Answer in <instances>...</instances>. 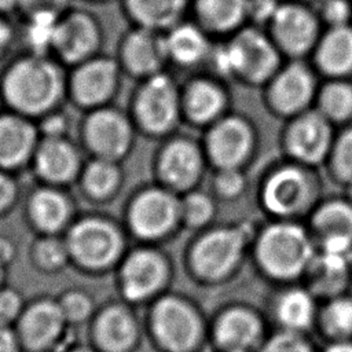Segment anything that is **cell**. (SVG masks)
Segmentation results:
<instances>
[{
	"label": "cell",
	"mask_w": 352,
	"mask_h": 352,
	"mask_svg": "<svg viewBox=\"0 0 352 352\" xmlns=\"http://www.w3.org/2000/svg\"><path fill=\"white\" fill-rule=\"evenodd\" d=\"M268 334L267 316L246 302L226 304L208 320V344L216 352H257Z\"/></svg>",
	"instance_id": "7"
},
{
	"label": "cell",
	"mask_w": 352,
	"mask_h": 352,
	"mask_svg": "<svg viewBox=\"0 0 352 352\" xmlns=\"http://www.w3.org/2000/svg\"><path fill=\"white\" fill-rule=\"evenodd\" d=\"M182 217L180 202L166 187H146L128 199L124 228L147 243L166 236Z\"/></svg>",
	"instance_id": "10"
},
{
	"label": "cell",
	"mask_w": 352,
	"mask_h": 352,
	"mask_svg": "<svg viewBox=\"0 0 352 352\" xmlns=\"http://www.w3.org/2000/svg\"><path fill=\"white\" fill-rule=\"evenodd\" d=\"M270 22L278 43L290 54H304L316 37V18L300 3H279Z\"/></svg>",
	"instance_id": "21"
},
{
	"label": "cell",
	"mask_w": 352,
	"mask_h": 352,
	"mask_svg": "<svg viewBox=\"0 0 352 352\" xmlns=\"http://www.w3.org/2000/svg\"><path fill=\"white\" fill-rule=\"evenodd\" d=\"M104 33L98 15L87 8L70 7L56 22L51 56L73 67L100 54Z\"/></svg>",
	"instance_id": "12"
},
{
	"label": "cell",
	"mask_w": 352,
	"mask_h": 352,
	"mask_svg": "<svg viewBox=\"0 0 352 352\" xmlns=\"http://www.w3.org/2000/svg\"><path fill=\"white\" fill-rule=\"evenodd\" d=\"M319 300L302 285H289L276 292L270 304V318L276 330L307 333L315 327Z\"/></svg>",
	"instance_id": "20"
},
{
	"label": "cell",
	"mask_w": 352,
	"mask_h": 352,
	"mask_svg": "<svg viewBox=\"0 0 352 352\" xmlns=\"http://www.w3.org/2000/svg\"><path fill=\"white\" fill-rule=\"evenodd\" d=\"M312 227L322 252L348 256L352 252V204L330 201L312 217Z\"/></svg>",
	"instance_id": "24"
},
{
	"label": "cell",
	"mask_w": 352,
	"mask_h": 352,
	"mask_svg": "<svg viewBox=\"0 0 352 352\" xmlns=\"http://www.w3.org/2000/svg\"><path fill=\"white\" fill-rule=\"evenodd\" d=\"M28 258L32 268L43 275H58L70 267L63 235H34Z\"/></svg>",
	"instance_id": "33"
},
{
	"label": "cell",
	"mask_w": 352,
	"mask_h": 352,
	"mask_svg": "<svg viewBox=\"0 0 352 352\" xmlns=\"http://www.w3.org/2000/svg\"><path fill=\"white\" fill-rule=\"evenodd\" d=\"M157 173L168 190L191 187L201 173L198 148L186 139L169 142L157 158Z\"/></svg>",
	"instance_id": "25"
},
{
	"label": "cell",
	"mask_w": 352,
	"mask_h": 352,
	"mask_svg": "<svg viewBox=\"0 0 352 352\" xmlns=\"http://www.w3.org/2000/svg\"><path fill=\"white\" fill-rule=\"evenodd\" d=\"M117 62L122 73L146 80L161 73L168 60L165 37L155 30L132 26L120 40Z\"/></svg>",
	"instance_id": "18"
},
{
	"label": "cell",
	"mask_w": 352,
	"mask_h": 352,
	"mask_svg": "<svg viewBox=\"0 0 352 352\" xmlns=\"http://www.w3.org/2000/svg\"><path fill=\"white\" fill-rule=\"evenodd\" d=\"M334 166L338 175L346 182H352V129L345 131L333 148Z\"/></svg>",
	"instance_id": "46"
},
{
	"label": "cell",
	"mask_w": 352,
	"mask_h": 352,
	"mask_svg": "<svg viewBox=\"0 0 352 352\" xmlns=\"http://www.w3.org/2000/svg\"><path fill=\"white\" fill-rule=\"evenodd\" d=\"M323 19L331 26H344L346 25L352 7L348 0H324L320 8Z\"/></svg>",
	"instance_id": "48"
},
{
	"label": "cell",
	"mask_w": 352,
	"mask_h": 352,
	"mask_svg": "<svg viewBox=\"0 0 352 352\" xmlns=\"http://www.w3.org/2000/svg\"><path fill=\"white\" fill-rule=\"evenodd\" d=\"M331 129L329 120L320 113L300 116L286 135L289 153L307 164L322 161L331 148Z\"/></svg>",
	"instance_id": "22"
},
{
	"label": "cell",
	"mask_w": 352,
	"mask_h": 352,
	"mask_svg": "<svg viewBox=\"0 0 352 352\" xmlns=\"http://www.w3.org/2000/svg\"><path fill=\"white\" fill-rule=\"evenodd\" d=\"M320 114L327 120L344 121L352 116V85L333 81L319 94Z\"/></svg>",
	"instance_id": "39"
},
{
	"label": "cell",
	"mask_w": 352,
	"mask_h": 352,
	"mask_svg": "<svg viewBox=\"0 0 352 352\" xmlns=\"http://www.w3.org/2000/svg\"><path fill=\"white\" fill-rule=\"evenodd\" d=\"M302 279L319 301L348 293L352 283L349 257L320 252L312 257Z\"/></svg>",
	"instance_id": "23"
},
{
	"label": "cell",
	"mask_w": 352,
	"mask_h": 352,
	"mask_svg": "<svg viewBox=\"0 0 352 352\" xmlns=\"http://www.w3.org/2000/svg\"><path fill=\"white\" fill-rule=\"evenodd\" d=\"M1 107H3V100H1V95H0V111H1Z\"/></svg>",
	"instance_id": "59"
},
{
	"label": "cell",
	"mask_w": 352,
	"mask_h": 352,
	"mask_svg": "<svg viewBox=\"0 0 352 352\" xmlns=\"http://www.w3.org/2000/svg\"><path fill=\"white\" fill-rule=\"evenodd\" d=\"M279 3L276 0H249L248 15L256 21H271Z\"/></svg>",
	"instance_id": "49"
},
{
	"label": "cell",
	"mask_w": 352,
	"mask_h": 352,
	"mask_svg": "<svg viewBox=\"0 0 352 352\" xmlns=\"http://www.w3.org/2000/svg\"><path fill=\"white\" fill-rule=\"evenodd\" d=\"M120 4L132 26L161 32L179 23L188 0H120Z\"/></svg>",
	"instance_id": "30"
},
{
	"label": "cell",
	"mask_w": 352,
	"mask_h": 352,
	"mask_svg": "<svg viewBox=\"0 0 352 352\" xmlns=\"http://www.w3.org/2000/svg\"><path fill=\"white\" fill-rule=\"evenodd\" d=\"M257 352H318L307 333L275 330Z\"/></svg>",
	"instance_id": "40"
},
{
	"label": "cell",
	"mask_w": 352,
	"mask_h": 352,
	"mask_svg": "<svg viewBox=\"0 0 352 352\" xmlns=\"http://www.w3.org/2000/svg\"><path fill=\"white\" fill-rule=\"evenodd\" d=\"M309 197V180L297 168H283L271 175L263 190L265 208L278 216L297 212Z\"/></svg>",
	"instance_id": "27"
},
{
	"label": "cell",
	"mask_w": 352,
	"mask_h": 352,
	"mask_svg": "<svg viewBox=\"0 0 352 352\" xmlns=\"http://www.w3.org/2000/svg\"><path fill=\"white\" fill-rule=\"evenodd\" d=\"M77 214L66 188L37 184L25 198L23 219L34 235H63Z\"/></svg>",
	"instance_id": "16"
},
{
	"label": "cell",
	"mask_w": 352,
	"mask_h": 352,
	"mask_svg": "<svg viewBox=\"0 0 352 352\" xmlns=\"http://www.w3.org/2000/svg\"><path fill=\"white\" fill-rule=\"evenodd\" d=\"M164 37L168 59L170 58L180 65H191L201 60L209 50L202 32L190 23L175 25Z\"/></svg>",
	"instance_id": "34"
},
{
	"label": "cell",
	"mask_w": 352,
	"mask_h": 352,
	"mask_svg": "<svg viewBox=\"0 0 352 352\" xmlns=\"http://www.w3.org/2000/svg\"><path fill=\"white\" fill-rule=\"evenodd\" d=\"M56 300L67 324L72 329L87 327L99 305L89 290L78 286L62 290L56 296Z\"/></svg>",
	"instance_id": "37"
},
{
	"label": "cell",
	"mask_w": 352,
	"mask_h": 352,
	"mask_svg": "<svg viewBox=\"0 0 352 352\" xmlns=\"http://www.w3.org/2000/svg\"><path fill=\"white\" fill-rule=\"evenodd\" d=\"M7 275H8V268L0 264V287L7 283Z\"/></svg>",
	"instance_id": "56"
},
{
	"label": "cell",
	"mask_w": 352,
	"mask_h": 352,
	"mask_svg": "<svg viewBox=\"0 0 352 352\" xmlns=\"http://www.w3.org/2000/svg\"><path fill=\"white\" fill-rule=\"evenodd\" d=\"M245 246L246 234L239 228L212 230L192 246L187 260L188 272L201 285H221L239 270Z\"/></svg>",
	"instance_id": "6"
},
{
	"label": "cell",
	"mask_w": 352,
	"mask_h": 352,
	"mask_svg": "<svg viewBox=\"0 0 352 352\" xmlns=\"http://www.w3.org/2000/svg\"><path fill=\"white\" fill-rule=\"evenodd\" d=\"M180 99L173 81L164 73L146 80L132 95L129 117L136 129L150 136L168 133L179 117Z\"/></svg>",
	"instance_id": "14"
},
{
	"label": "cell",
	"mask_w": 352,
	"mask_h": 352,
	"mask_svg": "<svg viewBox=\"0 0 352 352\" xmlns=\"http://www.w3.org/2000/svg\"><path fill=\"white\" fill-rule=\"evenodd\" d=\"M319 352H352V341L342 342H327Z\"/></svg>",
	"instance_id": "53"
},
{
	"label": "cell",
	"mask_w": 352,
	"mask_h": 352,
	"mask_svg": "<svg viewBox=\"0 0 352 352\" xmlns=\"http://www.w3.org/2000/svg\"><path fill=\"white\" fill-rule=\"evenodd\" d=\"M38 142L34 120L10 110L0 111V169L16 175L30 166Z\"/></svg>",
	"instance_id": "19"
},
{
	"label": "cell",
	"mask_w": 352,
	"mask_h": 352,
	"mask_svg": "<svg viewBox=\"0 0 352 352\" xmlns=\"http://www.w3.org/2000/svg\"><path fill=\"white\" fill-rule=\"evenodd\" d=\"M135 125L124 111L110 106L85 111L80 126V146L89 158L122 162L133 148Z\"/></svg>",
	"instance_id": "8"
},
{
	"label": "cell",
	"mask_w": 352,
	"mask_h": 352,
	"mask_svg": "<svg viewBox=\"0 0 352 352\" xmlns=\"http://www.w3.org/2000/svg\"><path fill=\"white\" fill-rule=\"evenodd\" d=\"M214 60L223 73L236 74L249 82H263L276 70L278 52L264 34L245 29L216 54Z\"/></svg>",
	"instance_id": "15"
},
{
	"label": "cell",
	"mask_w": 352,
	"mask_h": 352,
	"mask_svg": "<svg viewBox=\"0 0 352 352\" xmlns=\"http://www.w3.org/2000/svg\"><path fill=\"white\" fill-rule=\"evenodd\" d=\"M314 329L326 344L352 341V294L319 301Z\"/></svg>",
	"instance_id": "31"
},
{
	"label": "cell",
	"mask_w": 352,
	"mask_h": 352,
	"mask_svg": "<svg viewBox=\"0 0 352 352\" xmlns=\"http://www.w3.org/2000/svg\"><path fill=\"white\" fill-rule=\"evenodd\" d=\"M40 138H66L70 133L72 121L62 107L36 121Z\"/></svg>",
	"instance_id": "45"
},
{
	"label": "cell",
	"mask_w": 352,
	"mask_h": 352,
	"mask_svg": "<svg viewBox=\"0 0 352 352\" xmlns=\"http://www.w3.org/2000/svg\"><path fill=\"white\" fill-rule=\"evenodd\" d=\"M183 104L187 116L197 122H208L223 110L224 96L214 84L199 80L187 87Z\"/></svg>",
	"instance_id": "35"
},
{
	"label": "cell",
	"mask_w": 352,
	"mask_h": 352,
	"mask_svg": "<svg viewBox=\"0 0 352 352\" xmlns=\"http://www.w3.org/2000/svg\"><path fill=\"white\" fill-rule=\"evenodd\" d=\"M22 197L16 175L0 169V219L8 216L19 204Z\"/></svg>",
	"instance_id": "44"
},
{
	"label": "cell",
	"mask_w": 352,
	"mask_h": 352,
	"mask_svg": "<svg viewBox=\"0 0 352 352\" xmlns=\"http://www.w3.org/2000/svg\"><path fill=\"white\" fill-rule=\"evenodd\" d=\"M59 16H32L22 19V36L26 52L51 55L54 33Z\"/></svg>",
	"instance_id": "38"
},
{
	"label": "cell",
	"mask_w": 352,
	"mask_h": 352,
	"mask_svg": "<svg viewBox=\"0 0 352 352\" xmlns=\"http://www.w3.org/2000/svg\"><path fill=\"white\" fill-rule=\"evenodd\" d=\"M87 342L98 352H138L144 337L143 319L136 307L110 298L98 305L87 326Z\"/></svg>",
	"instance_id": "11"
},
{
	"label": "cell",
	"mask_w": 352,
	"mask_h": 352,
	"mask_svg": "<svg viewBox=\"0 0 352 352\" xmlns=\"http://www.w3.org/2000/svg\"><path fill=\"white\" fill-rule=\"evenodd\" d=\"M248 3L249 0H194V7L204 25L214 30H228L248 15Z\"/></svg>",
	"instance_id": "36"
},
{
	"label": "cell",
	"mask_w": 352,
	"mask_h": 352,
	"mask_svg": "<svg viewBox=\"0 0 352 352\" xmlns=\"http://www.w3.org/2000/svg\"><path fill=\"white\" fill-rule=\"evenodd\" d=\"M314 94V78L307 67L293 63L283 69L271 85V102L280 113H297Z\"/></svg>",
	"instance_id": "29"
},
{
	"label": "cell",
	"mask_w": 352,
	"mask_h": 352,
	"mask_svg": "<svg viewBox=\"0 0 352 352\" xmlns=\"http://www.w3.org/2000/svg\"><path fill=\"white\" fill-rule=\"evenodd\" d=\"M26 302L28 300L19 289L8 283L3 285L0 287V323L14 326Z\"/></svg>",
	"instance_id": "42"
},
{
	"label": "cell",
	"mask_w": 352,
	"mask_h": 352,
	"mask_svg": "<svg viewBox=\"0 0 352 352\" xmlns=\"http://www.w3.org/2000/svg\"><path fill=\"white\" fill-rule=\"evenodd\" d=\"M81 1H84V3H106L109 0H81Z\"/></svg>",
	"instance_id": "57"
},
{
	"label": "cell",
	"mask_w": 352,
	"mask_h": 352,
	"mask_svg": "<svg viewBox=\"0 0 352 352\" xmlns=\"http://www.w3.org/2000/svg\"><path fill=\"white\" fill-rule=\"evenodd\" d=\"M121 76L117 59L99 54L70 67L67 99L84 113L110 106L118 94Z\"/></svg>",
	"instance_id": "13"
},
{
	"label": "cell",
	"mask_w": 352,
	"mask_h": 352,
	"mask_svg": "<svg viewBox=\"0 0 352 352\" xmlns=\"http://www.w3.org/2000/svg\"><path fill=\"white\" fill-rule=\"evenodd\" d=\"M319 67L333 76L352 70V29L348 25L331 28L316 51Z\"/></svg>",
	"instance_id": "32"
},
{
	"label": "cell",
	"mask_w": 352,
	"mask_h": 352,
	"mask_svg": "<svg viewBox=\"0 0 352 352\" xmlns=\"http://www.w3.org/2000/svg\"><path fill=\"white\" fill-rule=\"evenodd\" d=\"M245 179L236 168L220 169L214 179L216 191L224 198H234L243 190Z\"/></svg>",
	"instance_id": "47"
},
{
	"label": "cell",
	"mask_w": 352,
	"mask_h": 352,
	"mask_svg": "<svg viewBox=\"0 0 352 352\" xmlns=\"http://www.w3.org/2000/svg\"><path fill=\"white\" fill-rule=\"evenodd\" d=\"M60 352H98L88 342H70Z\"/></svg>",
	"instance_id": "54"
},
{
	"label": "cell",
	"mask_w": 352,
	"mask_h": 352,
	"mask_svg": "<svg viewBox=\"0 0 352 352\" xmlns=\"http://www.w3.org/2000/svg\"><path fill=\"white\" fill-rule=\"evenodd\" d=\"M19 0H0V15L8 16L12 12H16Z\"/></svg>",
	"instance_id": "55"
},
{
	"label": "cell",
	"mask_w": 352,
	"mask_h": 352,
	"mask_svg": "<svg viewBox=\"0 0 352 352\" xmlns=\"http://www.w3.org/2000/svg\"><path fill=\"white\" fill-rule=\"evenodd\" d=\"M84 161L76 142L66 138H40L30 162L38 184L67 188L77 183Z\"/></svg>",
	"instance_id": "17"
},
{
	"label": "cell",
	"mask_w": 352,
	"mask_h": 352,
	"mask_svg": "<svg viewBox=\"0 0 352 352\" xmlns=\"http://www.w3.org/2000/svg\"><path fill=\"white\" fill-rule=\"evenodd\" d=\"M16 38V32L14 25L10 22L8 16L0 15V60L7 56L12 44Z\"/></svg>",
	"instance_id": "50"
},
{
	"label": "cell",
	"mask_w": 352,
	"mask_h": 352,
	"mask_svg": "<svg viewBox=\"0 0 352 352\" xmlns=\"http://www.w3.org/2000/svg\"><path fill=\"white\" fill-rule=\"evenodd\" d=\"M312 243L305 231L294 224H274L257 241L256 260L265 278L293 283L302 279L312 257Z\"/></svg>",
	"instance_id": "5"
},
{
	"label": "cell",
	"mask_w": 352,
	"mask_h": 352,
	"mask_svg": "<svg viewBox=\"0 0 352 352\" xmlns=\"http://www.w3.org/2000/svg\"><path fill=\"white\" fill-rule=\"evenodd\" d=\"M349 197H351V201H352V182L349 183Z\"/></svg>",
	"instance_id": "58"
},
{
	"label": "cell",
	"mask_w": 352,
	"mask_h": 352,
	"mask_svg": "<svg viewBox=\"0 0 352 352\" xmlns=\"http://www.w3.org/2000/svg\"><path fill=\"white\" fill-rule=\"evenodd\" d=\"M67 73L51 55L25 52L0 74V95L6 110L34 121L62 107L67 99Z\"/></svg>",
	"instance_id": "1"
},
{
	"label": "cell",
	"mask_w": 352,
	"mask_h": 352,
	"mask_svg": "<svg viewBox=\"0 0 352 352\" xmlns=\"http://www.w3.org/2000/svg\"><path fill=\"white\" fill-rule=\"evenodd\" d=\"M63 239L70 267L94 278L114 274L128 250L124 226L100 212L77 214Z\"/></svg>",
	"instance_id": "2"
},
{
	"label": "cell",
	"mask_w": 352,
	"mask_h": 352,
	"mask_svg": "<svg viewBox=\"0 0 352 352\" xmlns=\"http://www.w3.org/2000/svg\"><path fill=\"white\" fill-rule=\"evenodd\" d=\"M80 194L94 205H106L117 198L124 184L120 162L88 158L77 179Z\"/></svg>",
	"instance_id": "28"
},
{
	"label": "cell",
	"mask_w": 352,
	"mask_h": 352,
	"mask_svg": "<svg viewBox=\"0 0 352 352\" xmlns=\"http://www.w3.org/2000/svg\"><path fill=\"white\" fill-rule=\"evenodd\" d=\"M0 352H23L14 326L0 323Z\"/></svg>",
	"instance_id": "51"
},
{
	"label": "cell",
	"mask_w": 352,
	"mask_h": 352,
	"mask_svg": "<svg viewBox=\"0 0 352 352\" xmlns=\"http://www.w3.org/2000/svg\"><path fill=\"white\" fill-rule=\"evenodd\" d=\"M180 208L182 219L191 227L205 226L214 214L213 201L202 192L188 194L180 204Z\"/></svg>",
	"instance_id": "41"
},
{
	"label": "cell",
	"mask_w": 352,
	"mask_h": 352,
	"mask_svg": "<svg viewBox=\"0 0 352 352\" xmlns=\"http://www.w3.org/2000/svg\"><path fill=\"white\" fill-rule=\"evenodd\" d=\"M16 254H18V248L14 239L0 234V264L8 268L15 261Z\"/></svg>",
	"instance_id": "52"
},
{
	"label": "cell",
	"mask_w": 352,
	"mask_h": 352,
	"mask_svg": "<svg viewBox=\"0 0 352 352\" xmlns=\"http://www.w3.org/2000/svg\"><path fill=\"white\" fill-rule=\"evenodd\" d=\"M72 7V0H19L16 12L22 19L32 16H60Z\"/></svg>",
	"instance_id": "43"
},
{
	"label": "cell",
	"mask_w": 352,
	"mask_h": 352,
	"mask_svg": "<svg viewBox=\"0 0 352 352\" xmlns=\"http://www.w3.org/2000/svg\"><path fill=\"white\" fill-rule=\"evenodd\" d=\"M252 144L249 126L239 118L228 117L219 121L206 139L208 154L220 168H236L246 157Z\"/></svg>",
	"instance_id": "26"
},
{
	"label": "cell",
	"mask_w": 352,
	"mask_h": 352,
	"mask_svg": "<svg viewBox=\"0 0 352 352\" xmlns=\"http://www.w3.org/2000/svg\"><path fill=\"white\" fill-rule=\"evenodd\" d=\"M23 352H60L72 341L56 296L40 294L28 300L23 312L14 324Z\"/></svg>",
	"instance_id": "9"
},
{
	"label": "cell",
	"mask_w": 352,
	"mask_h": 352,
	"mask_svg": "<svg viewBox=\"0 0 352 352\" xmlns=\"http://www.w3.org/2000/svg\"><path fill=\"white\" fill-rule=\"evenodd\" d=\"M144 336L158 352H199L208 344V319L191 298L166 292L146 307Z\"/></svg>",
	"instance_id": "3"
},
{
	"label": "cell",
	"mask_w": 352,
	"mask_h": 352,
	"mask_svg": "<svg viewBox=\"0 0 352 352\" xmlns=\"http://www.w3.org/2000/svg\"><path fill=\"white\" fill-rule=\"evenodd\" d=\"M118 297L133 307H147L169 292L172 265L169 258L150 245L128 249L114 271Z\"/></svg>",
	"instance_id": "4"
}]
</instances>
